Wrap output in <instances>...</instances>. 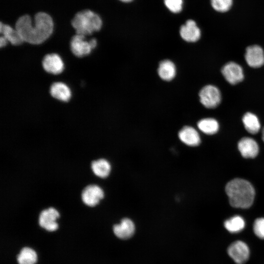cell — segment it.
I'll use <instances>...</instances> for the list:
<instances>
[{
  "label": "cell",
  "mask_w": 264,
  "mask_h": 264,
  "mask_svg": "<svg viewBox=\"0 0 264 264\" xmlns=\"http://www.w3.org/2000/svg\"><path fill=\"white\" fill-rule=\"evenodd\" d=\"M14 27L24 42L37 45L51 36L54 30L55 22L49 13L39 11L34 14L33 18L28 14L19 17Z\"/></svg>",
  "instance_id": "1"
},
{
  "label": "cell",
  "mask_w": 264,
  "mask_h": 264,
  "mask_svg": "<svg viewBox=\"0 0 264 264\" xmlns=\"http://www.w3.org/2000/svg\"><path fill=\"white\" fill-rule=\"evenodd\" d=\"M225 190L232 207L245 209L252 205L255 191L248 181L240 178L233 179L227 183Z\"/></svg>",
  "instance_id": "2"
},
{
  "label": "cell",
  "mask_w": 264,
  "mask_h": 264,
  "mask_svg": "<svg viewBox=\"0 0 264 264\" xmlns=\"http://www.w3.org/2000/svg\"><path fill=\"white\" fill-rule=\"evenodd\" d=\"M70 24L75 34L87 36L100 31L103 21L96 12L87 8L77 12L71 18Z\"/></svg>",
  "instance_id": "3"
},
{
  "label": "cell",
  "mask_w": 264,
  "mask_h": 264,
  "mask_svg": "<svg viewBox=\"0 0 264 264\" xmlns=\"http://www.w3.org/2000/svg\"><path fill=\"white\" fill-rule=\"evenodd\" d=\"M97 45L95 38L86 40V36L75 34L71 38L70 48L72 54L77 57H83L89 55Z\"/></svg>",
  "instance_id": "4"
},
{
  "label": "cell",
  "mask_w": 264,
  "mask_h": 264,
  "mask_svg": "<svg viewBox=\"0 0 264 264\" xmlns=\"http://www.w3.org/2000/svg\"><path fill=\"white\" fill-rule=\"evenodd\" d=\"M200 103L206 108L217 107L221 101V94L216 87L208 85L202 88L199 92Z\"/></svg>",
  "instance_id": "5"
},
{
  "label": "cell",
  "mask_w": 264,
  "mask_h": 264,
  "mask_svg": "<svg viewBox=\"0 0 264 264\" xmlns=\"http://www.w3.org/2000/svg\"><path fill=\"white\" fill-rule=\"evenodd\" d=\"M227 253L237 264L245 263L250 256V250L247 244L240 240L230 244L228 247Z\"/></svg>",
  "instance_id": "6"
},
{
  "label": "cell",
  "mask_w": 264,
  "mask_h": 264,
  "mask_svg": "<svg viewBox=\"0 0 264 264\" xmlns=\"http://www.w3.org/2000/svg\"><path fill=\"white\" fill-rule=\"evenodd\" d=\"M104 197V193L102 188L94 184L86 186L81 193L82 201L85 204L90 207L98 204Z\"/></svg>",
  "instance_id": "7"
},
{
  "label": "cell",
  "mask_w": 264,
  "mask_h": 264,
  "mask_svg": "<svg viewBox=\"0 0 264 264\" xmlns=\"http://www.w3.org/2000/svg\"><path fill=\"white\" fill-rule=\"evenodd\" d=\"M59 217V213L53 207L42 210L39 217L40 226L49 232L54 231L58 227L56 220Z\"/></svg>",
  "instance_id": "8"
},
{
  "label": "cell",
  "mask_w": 264,
  "mask_h": 264,
  "mask_svg": "<svg viewBox=\"0 0 264 264\" xmlns=\"http://www.w3.org/2000/svg\"><path fill=\"white\" fill-rule=\"evenodd\" d=\"M42 65L46 72L53 75L61 73L64 69V64L62 58L55 53L46 54L43 59Z\"/></svg>",
  "instance_id": "9"
},
{
  "label": "cell",
  "mask_w": 264,
  "mask_h": 264,
  "mask_svg": "<svg viewBox=\"0 0 264 264\" xmlns=\"http://www.w3.org/2000/svg\"><path fill=\"white\" fill-rule=\"evenodd\" d=\"M221 73L225 80L232 85L241 82L244 77L242 67L234 62L226 64L222 68Z\"/></svg>",
  "instance_id": "10"
},
{
  "label": "cell",
  "mask_w": 264,
  "mask_h": 264,
  "mask_svg": "<svg viewBox=\"0 0 264 264\" xmlns=\"http://www.w3.org/2000/svg\"><path fill=\"white\" fill-rule=\"evenodd\" d=\"M179 34L181 38L185 41L194 43L200 39L201 31L196 22L190 19L187 20L184 24L180 26Z\"/></svg>",
  "instance_id": "11"
},
{
  "label": "cell",
  "mask_w": 264,
  "mask_h": 264,
  "mask_svg": "<svg viewBox=\"0 0 264 264\" xmlns=\"http://www.w3.org/2000/svg\"><path fill=\"white\" fill-rule=\"evenodd\" d=\"M245 59L247 64L252 67L257 68L264 64V52L258 45L248 46L246 49Z\"/></svg>",
  "instance_id": "12"
},
{
  "label": "cell",
  "mask_w": 264,
  "mask_h": 264,
  "mask_svg": "<svg viewBox=\"0 0 264 264\" xmlns=\"http://www.w3.org/2000/svg\"><path fill=\"white\" fill-rule=\"evenodd\" d=\"M238 148L242 156L245 158L255 157L259 151L257 142L248 137H243L239 141Z\"/></svg>",
  "instance_id": "13"
},
{
  "label": "cell",
  "mask_w": 264,
  "mask_h": 264,
  "mask_svg": "<svg viewBox=\"0 0 264 264\" xmlns=\"http://www.w3.org/2000/svg\"><path fill=\"white\" fill-rule=\"evenodd\" d=\"M113 231L117 237L123 240L128 239L132 237L134 233V224L130 219L124 218L119 224L113 226Z\"/></svg>",
  "instance_id": "14"
},
{
  "label": "cell",
  "mask_w": 264,
  "mask_h": 264,
  "mask_svg": "<svg viewBox=\"0 0 264 264\" xmlns=\"http://www.w3.org/2000/svg\"><path fill=\"white\" fill-rule=\"evenodd\" d=\"M178 136L182 142L189 146H197L200 143V138L198 132L191 126L183 127L179 131Z\"/></svg>",
  "instance_id": "15"
},
{
  "label": "cell",
  "mask_w": 264,
  "mask_h": 264,
  "mask_svg": "<svg viewBox=\"0 0 264 264\" xmlns=\"http://www.w3.org/2000/svg\"><path fill=\"white\" fill-rule=\"evenodd\" d=\"M49 93L54 99L64 102L69 101L71 97L70 88L67 85L61 82L52 84L49 88Z\"/></svg>",
  "instance_id": "16"
},
{
  "label": "cell",
  "mask_w": 264,
  "mask_h": 264,
  "mask_svg": "<svg viewBox=\"0 0 264 264\" xmlns=\"http://www.w3.org/2000/svg\"><path fill=\"white\" fill-rule=\"evenodd\" d=\"M0 34L12 45H19L24 42L15 27L1 21L0 22Z\"/></svg>",
  "instance_id": "17"
},
{
  "label": "cell",
  "mask_w": 264,
  "mask_h": 264,
  "mask_svg": "<svg viewBox=\"0 0 264 264\" xmlns=\"http://www.w3.org/2000/svg\"><path fill=\"white\" fill-rule=\"evenodd\" d=\"M176 67L175 64L169 60H164L160 62L157 73L163 80L170 81L172 80L176 75Z\"/></svg>",
  "instance_id": "18"
},
{
  "label": "cell",
  "mask_w": 264,
  "mask_h": 264,
  "mask_svg": "<svg viewBox=\"0 0 264 264\" xmlns=\"http://www.w3.org/2000/svg\"><path fill=\"white\" fill-rule=\"evenodd\" d=\"M91 169L94 174L100 178H106L110 173L111 166L106 159L100 158L91 162Z\"/></svg>",
  "instance_id": "19"
},
{
  "label": "cell",
  "mask_w": 264,
  "mask_h": 264,
  "mask_svg": "<svg viewBox=\"0 0 264 264\" xmlns=\"http://www.w3.org/2000/svg\"><path fill=\"white\" fill-rule=\"evenodd\" d=\"M242 122L246 130L251 134L258 133L261 129V124L256 115L246 112L242 117Z\"/></svg>",
  "instance_id": "20"
},
{
  "label": "cell",
  "mask_w": 264,
  "mask_h": 264,
  "mask_svg": "<svg viewBox=\"0 0 264 264\" xmlns=\"http://www.w3.org/2000/svg\"><path fill=\"white\" fill-rule=\"evenodd\" d=\"M245 226V222L242 217L236 215L226 220L224 226L230 233H236L242 231Z\"/></svg>",
  "instance_id": "21"
},
{
  "label": "cell",
  "mask_w": 264,
  "mask_h": 264,
  "mask_svg": "<svg viewBox=\"0 0 264 264\" xmlns=\"http://www.w3.org/2000/svg\"><path fill=\"white\" fill-rule=\"evenodd\" d=\"M197 126L200 131L209 135L216 133L219 129L218 121L212 118H206L201 119L198 122Z\"/></svg>",
  "instance_id": "22"
},
{
  "label": "cell",
  "mask_w": 264,
  "mask_h": 264,
  "mask_svg": "<svg viewBox=\"0 0 264 264\" xmlns=\"http://www.w3.org/2000/svg\"><path fill=\"white\" fill-rule=\"evenodd\" d=\"M17 261L18 264H35L37 261V255L33 249L24 247L17 255Z\"/></svg>",
  "instance_id": "23"
},
{
  "label": "cell",
  "mask_w": 264,
  "mask_h": 264,
  "mask_svg": "<svg viewBox=\"0 0 264 264\" xmlns=\"http://www.w3.org/2000/svg\"><path fill=\"white\" fill-rule=\"evenodd\" d=\"M233 0H211L212 7L217 11L225 12L232 6Z\"/></svg>",
  "instance_id": "24"
},
{
  "label": "cell",
  "mask_w": 264,
  "mask_h": 264,
  "mask_svg": "<svg viewBox=\"0 0 264 264\" xmlns=\"http://www.w3.org/2000/svg\"><path fill=\"white\" fill-rule=\"evenodd\" d=\"M166 8L172 13H180L183 9V0H163Z\"/></svg>",
  "instance_id": "25"
},
{
  "label": "cell",
  "mask_w": 264,
  "mask_h": 264,
  "mask_svg": "<svg viewBox=\"0 0 264 264\" xmlns=\"http://www.w3.org/2000/svg\"><path fill=\"white\" fill-rule=\"evenodd\" d=\"M253 231L257 237L264 239V218H259L255 220Z\"/></svg>",
  "instance_id": "26"
},
{
  "label": "cell",
  "mask_w": 264,
  "mask_h": 264,
  "mask_svg": "<svg viewBox=\"0 0 264 264\" xmlns=\"http://www.w3.org/2000/svg\"><path fill=\"white\" fill-rule=\"evenodd\" d=\"M8 41L2 36L0 37V47L2 48L6 46L8 44Z\"/></svg>",
  "instance_id": "27"
},
{
  "label": "cell",
  "mask_w": 264,
  "mask_h": 264,
  "mask_svg": "<svg viewBox=\"0 0 264 264\" xmlns=\"http://www.w3.org/2000/svg\"><path fill=\"white\" fill-rule=\"evenodd\" d=\"M119 0L123 2H130L132 1L133 0Z\"/></svg>",
  "instance_id": "28"
},
{
  "label": "cell",
  "mask_w": 264,
  "mask_h": 264,
  "mask_svg": "<svg viewBox=\"0 0 264 264\" xmlns=\"http://www.w3.org/2000/svg\"><path fill=\"white\" fill-rule=\"evenodd\" d=\"M262 139L264 142V127L263 128V130H262Z\"/></svg>",
  "instance_id": "29"
}]
</instances>
